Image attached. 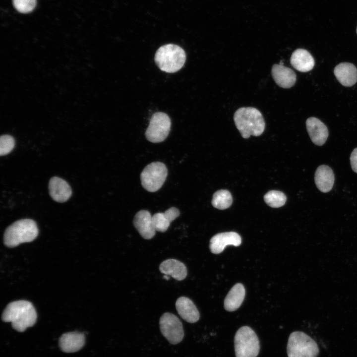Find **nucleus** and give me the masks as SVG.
Returning <instances> with one entry per match:
<instances>
[{"label": "nucleus", "instance_id": "obj_1", "mask_svg": "<svg viewBox=\"0 0 357 357\" xmlns=\"http://www.w3.org/2000/svg\"><path fill=\"white\" fill-rule=\"evenodd\" d=\"M2 319L11 323L12 327L19 332H23L34 325L37 313L32 304L27 300H20L9 303L4 310Z\"/></svg>", "mask_w": 357, "mask_h": 357}, {"label": "nucleus", "instance_id": "obj_2", "mask_svg": "<svg viewBox=\"0 0 357 357\" xmlns=\"http://www.w3.org/2000/svg\"><path fill=\"white\" fill-rule=\"evenodd\" d=\"M235 125L244 138L258 136L264 131L265 123L262 114L253 107H241L234 114Z\"/></svg>", "mask_w": 357, "mask_h": 357}, {"label": "nucleus", "instance_id": "obj_3", "mask_svg": "<svg viewBox=\"0 0 357 357\" xmlns=\"http://www.w3.org/2000/svg\"><path fill=\"white\" fill-rule=\"evenodd\" d=\"M38 235L36 222L31 219L18 220L6 229L4 234V243L7 247H13L26 242H30Z\"/></svg>", "mask_w": 357, "mask_h": 357}, {"label": "nucleus", "instance_id": "obj_4", "mask_svg": "<svg viewBox=\"0 0 357 357\" xmlns=\"http://www.w3.org/2000/svg\"><path fill=\"white\" fill-rule=\"evenodd\" d=\"M186 60L184 51L179 46L169 44L160 47L155 55V61L159 68L168 73L178 71Z\"/></svg>", "mask_w": 357, "mask_h": 357}, {"label": "nucleus", "instance_id": "obj_5", "mask_svg": "<svg viewBox=\"0 0 357 357\" xmlns=\"http://www.w3.org/2000/svg\"><path fill=\"white\" fill-rule=\"evenodd\" d=\"M287 352L288 357H317L319 349L310 337L302 332L295 331L289 336Z\"/></svg>", "mask_w": 357, "mask_h": 357}, {"label": "nucleus", "instance_id": "obj_6", "mask_svg": "<svg viewBox=\"0 0 357 357\" xmlns=\"http://www.w3.org/2000/svg\"><path fill=\"white\" fill-rule=\"evenodd\" d=\"M236 357H257L260 351V343L255 332L244 326L237 331L234 338Z\"/></svg>", "mask_w": 357, "mask_h": 357}, {"label": "nucleus", "instance_id": "obj_7", "mask_svg": "<svg viewBox=\"0 0 357 357\" xmlns=\"http://www.w3.org/2000/svg\"><path fill=\"white\" fill-rule=\"evenodd\" d=\"M168 170L160 162H152L147 165L140 175L143 187L149 192L158 190L166 180Z\"/></svg>", "mask_w": 357, "mask_h": 357}, {"label": "nucleus", "instance_id": "obj_8", "mask_svg": "<svg viewBox=\"0 0 357 357\" xmlns=\"http://www.w3.org/2000/svg\"><path fill=\"white\" fill-rule=\"evenodd\" d=\"M171 126V119L166 114L162 112L154 114L145 132L147 139L152 143L163 141L169 134Z\"/></svg>", "mask_w": 357, "mask_h": 357}, {"label": "nucleus", "instance_id": "obj_9", "mask_svg": "<svg viewBox=\"0 0 357 357\" xmlns=\"http://www.w3.org/2000/svg\"><path fill=\"white\" fill-rule=\"evenodd\" d=\"M160 331L164 337L173 345L180 343L183 337L182 324L175 315L166 312L159 320Z\"/></svg>", "mask_w": 357, "mask_h": 357}, {"label": "nucleus", "instance_id": "obj_10", "mask_svg": "<svg viewBox=\"0 0 357 357\" xmlns=\"http://www.w3.org/2000/svg\"><path fill=\"white\" fill-rule=\"evenodd\" d=\"M241 242L240 236L234 232L217 234L210 241V249L212 253L218 254L222 252L226 246L233 245L239 246Z\"/></svg>", "mask_w": 357, "mask_h": 357}, {"label": "nucleus", "instance_id": "obj_11", "mask_svg": "<svg viewBox=\"0 0 357 357\" xmlns=\"http://www.w3.org/2000/svg\"><path fill=\"white\" fill-rule=\"evenodd\" d=\"M133 225L141 236L144 239L152 238L155 235L152 216L150 213L145 210L138 211L134 216Z\"/></svg>", "mask_w": 357, "mask_h": 357}, {"label": "nucleus", "instance_id": "obj_12", "mask_svg": "<svg viewBox=\"0 0 357 357\" xmlns=\"http://www.w3.org/2000/svg\"><path fill=\"white\" fill-rule=\"evenodd\" d=\"M307 132L312 142L321 146L326 142L328 136V130L326 126L319 119L310 117L306 121Z\"/></svg>", "mask_w": 357, "mask_h": 357}, {"label": "nucleus", "instance_id": "obj_13", "mask_svg": "<svg viewBox=\"0 0 357 357\" xmlns=\"http://www.w3.org/2000/svg\"><path fill=\"white\" fill-rule=\"evenodd\" d=\"M271 74L276 83L283 88H290L296 83L297 76L290 68L280 64H274L272 67Z\"/></svg>", "mask_w": 357, "mask_h": 357}, {"label": "nucleus", "instance_id": "obj_14", "mask_svg": "<svg viewBox=\"0 0 357 357\" xmlns=\"http://www.w3.org/2000/svg\"><path fill=\"white\" fill-rule=\"evenodd\" d=\"M49 189L52 198L58 202H65L72 194L71 189L68 183L64 179L57 177L51 178Z\"/></svg>", "mask_w": 357, "mask_h": 357}, {"label": "nucleus", "instance_id": "obj_15", "mask_svg": "<svg viewBox=\"0 0 357 357\" xmlns=\"http://www.w3.org/2000/svg\"><path fill=\"white\" fill-rule=\"evenodd\" d=\"M334 73L338 81L344 86L351 87L357 82V68L351 63H339L335 67Z\"/></svg>", "mask_w": 357, "mask_h": 357}, {"label": "nucleus", "instance_id": "obj_16", "mask_svg": "<svg viewBox=\"0 0 357 357\" xmlns=\"http://www.w3.org/2000/svg\"><path fill=\"white\" fill-rule=\"evenodd\" d=\"M176 307L180 316L186 322L193 323L199 320V311L189 298L185 297L178 298L176 302Z\"/></svg>", "mask_w": 357, "mask_h": 357}, {"label": "nucleus", "instance_id": "obj_17", "mask_svg": "<svg viewBox=\"0 0 357 357\" xmlns=\"http://www.w3.org/2000/svg\"><path fill=\"white\" fill-rule=\"evenodd\" d=\"M290 62L294 68L302 72L311 70L315 63L311 54L307 50L302 49H298L293 52Z\"/></svg>", "mask_w": 357, "mask_h": 357}, {"label": "nucleus", "instance_id": "obj_18", "mask_svg": "<svg viewBox=\"0 0 357 357\" xmlns=\"http://www.w3.org/2000/svg\"><path fill=\"white\" fill-rule=\"evenodd\" d=\"M84 334L77 332L63 334L60 339V347L65 353H74L80 350L84 345Z\"/></svg>", "mask_w": 357, "mask_h": 357}, {"label": "nucleus", "instance_id": "obj_19", "mask_svg": "<svg viewBox=\"0 0 357 357\" xmlns=\"http://www.w3.org/2000/svg\"><path fill=\"white\" fill-rule=\"evenodd\" d=\"M159 269L162 273L171 276L178 281L183 280L187 275L185 265L174 259H169L163 261L159 266Z\"/></svg>", "mask_w": 357, "mask_h": 357}, {"label": "nucleus", "instance_id": "obj_20", "mask_svg": "<svg viewBox=\"0 0 357 357\" xmlns=\"http://www.w3.org/2000/svg\"><path fill=\"white\" fill-rule=\"evenodd\" d=\"M314 180L317 188L321 192L330 191L334 182V175L331 168L327 165L319 166L315 173Z\"/></svg>", "mask_w": 357, "mask_h": 357}, {"label": "nucleus", "instance_id": "obj_21", "mask_svg": "<svg viewBox=\"0 0 357 357\" xmlns=\"http://www.w3.org/2000/svg\"><path fill=\"white\" fill-rule=\"evenodd\" d=\"M179 211L176 207H171L164 213H157L152 216L153 226L156 231L166 232L171 222L179 216Z\"/></svg>", "mask_w": 357, "mask_h": 357}, {"label": "nucleus", "instance_id": "obj_22", "mask_svg": "<svg viewBox=\"0 0 357 357\" xmlns=\"http://www.w3.org/2000/svg\"><path fill=\"white\" fill-rule=\"evenodd\" d=\"M244 286L240 283L235 285L230 290L224 300V307L229 311H234L241 305L245 297Z\"/></svg>", "mask_w": 357, "mask_h": 357}, {"label": "nucleus", "instance_id": "obj_23", "mask_svg": "<svg viewBox=\"0 0 357 357\" xmlns=\"http://www.w3.org/2000/svg\"><path fill=\"white\" fill-rule=\"evenodd\" d=\"M231 193L227 190L221 189L214 193L212 200L213 206L220 210L228 208L232 204Z\"/></svg>", "mask_w": 357, "mask_h": 357}, {"label": "nucleus", "instance_id": "obj_24", "mask_svg": "<svg viewBox=\"0 0 357 357\" xmlns=\"http://www.w3.org/2000/svg\"><path fill=\"white\" fill-rule=\"evenodd\" d=\"M266 203L272 208H279L283 206L287 200L285 194L278 190H270L264 196Z\"/></svg>", "mask_w": 357, "mask_h": 357}, {"label": "nucleus", "instance_id": "obj_25", "mask_svg": "<svg viewBox=\"0 0 357 357\" xmlns=\"http://www.w3.org/2000/svg\"><path fill=\"white\" fill-rule=\"evenodd\" d=\"M15 145L14 138L10 135H3L0 138V155H5L10 153Z\"/></svg>", "mask_w": 357, "mask_h": 357}, {"label": "nucleus", "instance_id": "obj_26", "mask_svg": "<svg viewBox=\"0 0 357 357\" xmlns=\"http://www.w3.org/2000/svg\"><path fill=\"white\" fill-rule=\"evenodd\" d=\"M36 0H13L15 8L19 12L27 13L32 11L35 8Z\"/></svg>", "mask_w": 357, "mask_h": 357}, {"label": "nucleus", "instance_id": "obj_27", "mask_svg": "<svg viewBox=\"0 0 357 357\" xmlns=\"http://www.w3.org/2000/svg\"><path fill=\"white\" fill-rule=\"evenodd\" d=\"M350 162L352 170L357 173V148L354 149L351 154Z\"/></svg>", "mask_w": 357, "mask_h": 357}, {"label": "nucleus", "instance_id": "obj_28", "mask_svg": "<svg viewBox=\"0 0 357 357\" xmlns=\"http://www.w3.org/2000/svg\"><path fill=\"white\" fill-rule=\"evenodd\" d=\"M163 278L167 280H168L169 279V277L168 276V275H164L163 276Z\"/></svg>", "mask_w": 357, "mask_h": 357}, {"label": "nucleus", "instance_id": "obj_29", "mask_svg": "<svg viewBox=\"0 0 357 357\" xmlns=\"http://www.w3.org/2000/svg\"></svg>", "mask_w": 357, "mask_h": 357}]
</instances>
